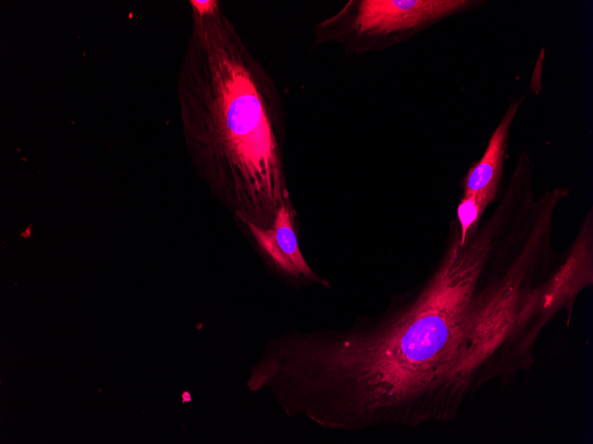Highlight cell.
Here are the masks:
<instances>
[{
	"instance_id": "5b68a950",
	"label": "cell",
	"mask_w": 593,
	"mask_h": 444,
	"mask_svg": "<svg viewBox=\"0 0 593 444\" xmlns=\"http://www.w3.org/2000/svg\"><path fill=\"white\" fill-rule=\"evenodd\" d=\"M522 100L523 97L510 100L509 107L489 138L484 154L469 169L464 178V194L485 192L496 195L502 175L510 126Z\"/></svg>"
},
{
	"instance_id": "7a4b0ae2",
	"label": "cell",
	"mask_w": 593,
	"mask_h": 444,
	"mask_svg": "<svg viewBox=\"0 0 593 444\" xmlns=\"http://www.w3.org/2000/svg\"><path fill=\"white\" fill-rule=\"evenodd\" d=\"M190 3L196 28L186 97L199 165L240 222L270 229L278 210L289 205L277 94L220 3Z\"/></svg>"
},
{
	"instance_id": "3957f363",
	"label": "cell",
	"mask_w": 593,
	"mask_h": 444,
	"mask_svg": "<svg viewBox=\"0 0 593 444\" xmlns=\"http://www.w3.org/2000/svg\"><path fill=\"white\" fill-rule=\"evenodd\" d=\"M478 3L468 0H354L314 27L317 44L337 42L353 53L380 50Z\"/></svg>"
},
{
	"instance_id": "277c9868",
	"label": "cell",
	"mask_w": 593,
	"mask_h": 444,
	"mask_svg": "<svg viewBox=\"0 0 593 444\" xmlns=\"http://www.w3.org/2000/svg\"><path fill=\"white\" fill-rule=\"evenodd\" d=\"M248 229L261 249L282 272L311 279L314 277L301 253L292 225L289 205L278 210L270 229L262 230L253 224H249Z\"/></svg>"
},
{
	"instance_id": "8992f818",
	"label": "cell",
	"mask_w": 593,
	"mask_h": 444,
	"mask_svg": "<svg viewBox=\"0 0 593 444\" xmlns=\"http://www.w3.org/2000/svg\"><path fill=\"white\" fill-rule=\"evenodd\" d=\"M495 195L485 192L464 194L458 207L457 217L460 223L459 238L465 241L470 231L478 222L486 207L494 199Z\"/></svg>"
},
{
	"instance_id": "6da1fadb",
	"label": "cell",
	"mask_w": 593,
	"mask_h": 444,
	"mask_svg": "<svg viewBox=\"0 0 593 444\" xmlns=\"http://www.w3.org/2000/svg\"><path fill=\"white\" fill-rule=\"evenodd\" d=\"M477 279L442 261L410 304L344 331L289 333L264 353L289 416L360 432L454 417L470 374Z\"/></svg>"
}]
</instances>
